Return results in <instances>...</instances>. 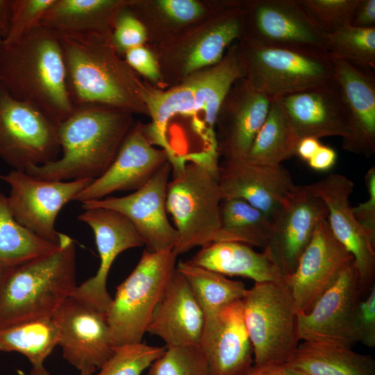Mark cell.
<instances>
[{"mask_svg":"<svg viewBox=\"0 0 375 375\" xmlns=\"http://www.w3.org/2000/svg\"><path fill=\"white\" fill-rule=\"evenodd\" d=\"M240 14L233 12L223 17L194 44L185 62L186 74L222 60L226 47L243 33L244 24Z\"/></svg>","mask_w":375,"mask_h":375,"instance_id":"e575fe53","label":"cell"},{"mask_svg":"<svg viewBox=\"0 0 375 375\" xmlns=\"http://www.w3.org/2000/svg\"><path fill=\"white\" fill-rule=\"evenodd\" d=\"M129 126L124 110L99 105L74 106L58 125L61 156L26 172L51 181L97 178L115 158Z\"/></svg>","mask_w":375,"mask_h":375,"instance_id":"7a4b0ae2","label":"cell"},{"mask_svg":"<svg viewBox=\"0 0 375 375\" xmlns=\"http://www.w3.org/2000/svg\"><path fill=\"white\" fill-rule=\"evenodd\" d=\"M57 35L74 106L99 105L124 110L135 106L133 80L114 56L108 34Z\"/></svg>","mask_w":375,"mask_h":375,"instance_id":"8992f818","label":"cell"},{"mask_svg":"<svg viewBox=\"0 0 375 375\" xmlns=\"http://www.w3.org/2000/svg\"><path fill=\"white\" fill-rule=\"evenodd\" d=\"M362 299L358 272L352 260L312 308L299 314V340L352 348L358 342L356 319Z\"/></svg>","mask_w":375,"mask_h":375,"instance_id":"7c38bea8","label":"cell"},{"mask_svg":"<svg viewBox=\"0 0 375 375\" xmlns=\"http://www.w3.org/2000/svg\"><path fill=\"white\" fill-rule=\"evenodd\" d=\"M220 224L225 241L265 248L270 219L247 201L240 199H223L220 204Z\"/></svg>","mask_w":375,"mask_h":375,"instance_id":"836d02e7","label":"cell"},{"mask_svg":"<svg viewBox=\"0 0 375 375\" xmlns=\"http://www.w3.org/2000/svg\"><path fill=\"white\" fill-rule=\"evenodd\" d=\"M147 375H209L200 346L166 347Z\"/></svg>","mask_w":375,"mask_h":375,"instance_id":"74e56055","label":"cell"},{"mask_svg":"<svg viewBox=\"0 0 375 375\" xmlns=\"http://www.w3.org/2000/svg\"><path fill=\"white\" fill-rule=\"evenodd\" d=\"M352 260L351 255L334 236L327 219L322 220L295 269L283 279L298 313L308 312Z\"/></svg>","mask_w":375,"mask_h":375,"instance_id":"d6986e66","label":"cell"},{"mask_svg":"<svg viewBox=\"0 0 375 375\" xmlns=\"http://www.w3.org/2000/svg\"><path fill=\"white\" fill-rule=\"evenodd\" d=\"M127 65L145 77L156 81L160 76L158 63L150 51L143 45L125 52Z\"/></svg>","mask_w":375,"mask_h":375,"instance_id":"f6af8a7d","label":"cell"},{"mask_svg":"<svg viewBox=\"0 0 375 375\" xmlns=\"http://www.w3.org/2000/svg\"><path fill=\"white\" fill-rule=\"evenodd\" d=\"M96 369H85L80 372L79 375H93ZM30 375H50L49 372L44 368V366L32 368L30 372Z\"/></svg>","mask_w":375,"mask_h":375,"instance_id":"816d5d0a","label":"cell"},{"mask_svg":"<svg viewBox=\"0 0 375 375\" xmlns=\"http://www.w3.org/2000/svg\"><path fill=\"white\" fill-rule=\"evenodd\" d=\"M167 161V153L153 147L143 129L136 127L128 133L106 171L79 192L74 201L83 203L102 199L118 191H135Z\"/></svg>","mask_w":375,"mask_h":375,"instance_id":"44dd1931","label":"cell"},{"mask_svg":"<svg viewBox=\"0 0 375 375\" xmlns=\"http://www.w3.org/2000/svg\"><path fill=\"white\" fill-rule=\"evenodd\" d=\"M335 151L330 147L321 144L317 152L308 161L310 168L315 171L324 172L333 167L336 162Z\"/></svg>","mask_w":375,"mask_h":375,"instance_id":"7dc6e473","label":"cell"},{"mask_svg":"<svg viewBox=\"0 0 375 375\" xmlns=\"http://www.w3.org/2000/svg\"><path fill=\"white\" fill-rule=\"evenodd\" d=\"M365 181L369 198L353 207V212L360 225L375 238V167L366 173Z\"/></svg>","mask_w":375,"mask_h":375,"instance_id":"7bdbcfd3","label":"cell"},{"mask_svg":"<svg viewBox=\"0 0 375 375\" xmlns=\"http://www.w3.org/2000/svg\"><path fill=\"white\" fill-rule=\"evenodd\" d=\"M0 180L10 188L7 200L16 220L42 238L56 244L59 243L61 235L55 228L60 211L93 181L45 180L15 169L0 174Z\"/></svg>","mask_w":375,"mask_h":375,"instance_id":"8fae6325","label":"cell"},{"mask_svg":"<svg viewBox=\"0 0 375 375\" xmlns=\"http://www.w3.org/2000/svg\"><path fill=\"white\" fill-rule=\"evenodd\" d=\"M3 35L0 32V43L3 41Z\"/></svg>","mask_w":375,"mask_h":375,"instance_id":"f5cc1de1","label":"cell"},{"mask_svg":"<svg viewBox=\"0 0 375 375\" xmlns=\"http://www.w3.org/2000/svg\"><path fill=\"white\" fill-rule=\"evenodd\" d=\"M245 375H298L286 363L255 365Z\"/></svg>","mask_w":375,"mask_h":375,"instance_id":"c3c4849f","label":"cell"},{"mask_svg":"<svg viewBox=\"0 0 375 375\" xmlns=\"http://www.w3.org/2000/svg\"><path fill=\"white\" fill-rule=\"evenodd\" d=\"M0 87L60 123L73 111L59 37L42 26L0 43Z\"/></svg>","mask_w":375,"mask_h":375,"instance_id":"6da1fadb","label":"cell"},{"mask_svg":"<svg viewBox=\"0 0 375 375\" xmlns=\"http://www.w3.org/2000/svg\"><path fill=\"white\" fill-rule=\"evenodd\" d=\"M223 199H240L271 219L295 187L288 169L253 163L246 158L226 160L219 165Z\"/></svg>","mask_w":375,"mask_h":375,"instance_id":"7402d4cb","label":"cell"},{"mask_svg":"<svg viewBox=\"0 0 375 375\" xmlns=\"http://www.w3.org/2000/svg\"><path fill=\"white\" fill-rule=\"evenodd\" d=\"M59 123L43 111L11 97L0 87V158L26 172L58 159Z\"/></svg>","mask_w":375,"mask_h":375,"instance_id":"30bf717a","label":"cell"},{"mask_svg":"<svg viewBox=\"0 0 375 375\" xmlns=\"http://www.w3.org/2000/svg\"><path fill=\"white\" fill-rule=\"evenodd\" d=\"M335 78L351 115L355 135L353 153L372 156L375 151V78L332 56Z\"/></svg>","mask_w":375,"mask_h":375,"instance_id":"d4e9b609","label":"cell"},{"mask_svg":"<svg viewBox=\"0 0 375 375\" xmlns=\"http://www.w3.org/2000/svg\"><path fill=\"white\" fill-rule=\"evenodd\" d=\"M253 365L285 364L299 342L298 315L283 280L255 283L241 299Z\"/></svg>","mask_w":375,"mask_h":375,"instance_id":"ba28073f","label":"cell"},{"mask_svg":"<svg viewBox=\"0 0 375 375\" xmlns=\"http://www.w3.org/2000/svg\"><path fill=\"white\" fill-rule=\"evenodd\" d=\"M327 217L324 201L310 185H296L270 219L263 252L283 278L294 272L317 224Z\"/></svg>","mask_w":375,"mask_h":375,"instance_id":"4fadbf2b","label":"cell"},{"mask_svg":"<svg viewBox=\"0 0 375 375\" xmlns=\"http://www.w3.org/2000/svg\"><path fill=\"white\" fill-rule=\"evenodd\" d=\"M157 3L168 17L178 22L192 21L203 12L201 5L193 0H160Z\"/></svg>","mask_w":375,"mask_h":375,"instance_id":"ee69618b","label":"cell"},{"mask_svg":"<svg viewBox=\"0 0 375 375\" xmlns=\"http://www.w3.org/2000/svg\"><path fill=\"white\" fill-rule=\"evenodd\" d=\"M310 186L327 207L332 233L353 257L363 297L375 285V238L353 215L350 203L353 183L344 175L331 174Z\"/></svg>","mask_w":375,"mask_h":375,"instance_id":"2e32d148","label":"cell"},{"mask_svg":"<svg viewBox=\"0 0 375 375\" xmlns=\"http://www.w3.org/2000/svg\"><path fill=\"white\" fill-rule=\"evenodd\" d=\"M52 318L62 356L77 369H99L112 354L115 345L105 312L71 296Z\"/></svg>","mask_w":375,"mask_h":375,"instance_id":"e0dca14e","label":"cell"},{"mask_svg":"<svg viewBox=\"0 0 375 375\" xmlns=\"http://www.w3.org/2000/svg\"><path fill=\"white\" fill-rule=\"evenodd\" d=\"M12 1L0 0V32L3 39L8 33L10 26Z\"/></svg>","mask_w":375,"mask_h":375,"instance_id":"f907efd6","label":"cell"},{"mask_svg":"<svg viewBox=\"0 0 375 375\" xmlns=\"http://www.w3.org/2000/svg\"><path fill=\"white\" fill-rule=\"evenodd\" d=\"M147 39L144 24L128 12H119L110 35L114 49L121 52L142 46Z\"/></svg>","mask_w":375,"mask_h":375,"instance_id":"60d3db41","label":"cell"},{"mask_svg":"<svg viewBox=\"0 0 375 375\" xmlns=\"http://www.w3.org/2000/svg\"><path fill=\"white\" fill-rule=\"evenodd\" d=\"M246 74L242 52L233 49L215 67L180 86L166 92L141 91L140 95L151 117V123L143 130L145 136L151 144L161 147L171 160L175 156L167 138L170 119L178 114L204 112L205 128L210 136L216 137L214 127L221 106L233 83Z\"/></svg>","mask_w":375,"mask_h":375,"instance_id":"5b68a950","label":"cell"},{"mask_svg":"<svg viewBox=\"0 0 375 375\" xmlns=\"http://www.w3.org/2000/svg\"><path fill=\"white\" fill-rule=\"evenodd\" d=\"M351 25L359 28L375 27V0H360Z\"/></svg>","mask_w":375,"mask_h":375,"instance_id":"bcb514c9","label":"cell"},{"mask_svg":"<svg viewBox=\"0 0 375 375\" xmlns=\"http://www.w3.org/2000/svg\"><path fill=\"white\" fill-rule=\"evenodd\" d=\"M247 14L248 42L326 51V34L298 0L256 1L249 5Z\"/></svg>","mask_w":375,"mask_h":375,"instance_id":"ffe728a7","label":"cell"},{"mask_svg":"<svg viewBox=\"0 0 375 375\" xmlns=\"http://www.w3.org/2000/svg\"><path fill=\"white\" fill-rule=\"evenodd\" d=\"M173 250L144 249L135 267L117 288L106 312L115 345L138 343L177 265Z\"/></svg>","mask_w":375,"mask_h":375,"instance_id":"52a82bcc","label":"cell"},{"mask_svg":"<svg viewBox=\"0 0 375 375\" xmlns=\"http://www.w3.org/2000/svg\"><path fill=\"white\" fill-rule=\"evenodd\" d=\"M231 99L217 153L226 160L246 158L253 142L267 116L272 99L247 81Z\"/></svg>","mask_w":375,"mask_h":375,"instance_id":"484cf974","label":"cell"},{"mask_svg":"<svg viewBox=\"0 0 375 375\" xmlns=\"http://www.w3.org/2000/svg\"><path fill=\"white\" fill-rule=\"evenodd\" d=\"M200 347L209 375H245L251 369L253 351L241 299L205 319Z\"/></svg>","mask_w":375,"mask_h":375,"instance_id":"603a6c76","label":"cell"},{"mask_svg":"<svg viewBox=\"0 0 375 375\" xmlns=\"http://www.w3.org/2000/svg\"><path fill=\"white\" fill-rule=\"evenodd\" d=\"M242 53L249 83L272 99L307 90L335 78L333 58L324 50L248 42Z\"/></svg>","mask_w":375,"mask_h":375,"instance_id":"9c48e42d","label":"cell"},{"mask_svg":"<svg viewBox=\"0 0 375 375\" xmlns=\"http://www.w3.org/2000/svg\"><path fill=\"white\" fill-rule=\"evenodd\" d=\"M172 167L167 188V210L177 232L173 249L178 256L192 249L225 241L221 231L217 157L204 152L188 156Z\"/></svg>","mask_w":375,"mask_h":375,"instance_id":"277c9868","label":"cell"},{"mask_svg":"<svg viewBox=\"0 0 375 375\" xmlns=\"http://www.w3.org/2000/svg\"><path fill=\"white\" fill-rule=\"evenodd\" d=\"M76 247L61 233L54 251L0 273V328L51 318L76 288Z\"/></svg>","mask_w":375,"mask_h":375,"instance_id":"3957f363","label":"cell"},{"mask_svg":"<svg viewBox=\"0 0 375 375\" xmlns=\"http://www.w3.org/2000/svg\"><path fill=\"white\" fill-rule=\"evenodd\" d=\"M176 270L188 282L205 319L242 299L247 289L242 282L196 265L189 260L178 262Z\"/></svg>","mask_w":375,"mask_h":375,"instance_id":"4dcf8cb0","label":"cell"},{"mask_svg":"<svg viewBox=\"0 0 375 375\" xmlns=\"http://www.w3.org/2000/svg\"><path fill=\"white\" fill-rule=\"evenodd\" d=\"M58 339V328L52 317L26 322L0 328V351L19 353L32 368H37L44 366Z\"/></svg>","mask_w":375,"mask_h":375,"instance_id":"d6a6232c","label":"cell"},{"mask_svg":"<svg viewBox=\"0 0 375 375\" xmlns=\"http://www.w3.org/2000/svg\"><path fill=\"white\" fill-rule=\"evenodd\" d=\"M205 317L184 277L176 270L156 306L147 333L166 347L200 346Z\"/></svg>","mask_w":375,"mask_h":375,"instance_id":"cb8c5ba5","label":"cell"},{"mask_svg":"<svg viewBox=\"0 0 375 375\" xmlns=\"http://www.w3.org/2000/svg\"><path fill=\"white\" fill-rule=\"evenodd\" d=\"M359 303L356 319L358 342L366 347H375V285Z\"/></svg>","mask_w":375,"mask_h":375,"instance_id":"b9f144b4","label":"cell"},{"mask_svg":"<svg viewBox=\"0 0 375 375\" xmlns=\"http://www.w3.org/2000/svg\"><path fill=\"white\" fill-rule=\"evenodd\" d=\"M192 263L224 276H238L255 283L280 281L283 276L265 253L236 241H219L201 247Z\"/></svg>","mask_w":375,"mask_h":375,"instance_id":"4316f807","label":"cell"},{"mask_svg":"<svg viewBox=\"0 0 375 375\" xmlns=\"http://www.w3.org/2000/svg\"><path fill=\"white\" fill-rule=\"evenodd\" d=\"M122 3L113 0H55L41 26L58 35L101 33Z\"/></svg>","mask_w":375,"mask_h":375,"instance_id":"f1b7e54d","label":"cell"},{"mask_svg":"<svg viewBox=\"0 0 375 375\" xmlns=\"http://www.w3.org/2000/svg\"><path fill=\"white\" fill-rule=\"evenodd\" d=\"M299 140L277 99H273L246 159L258 165L278 167L297 155Z\"/></svg>","mask_w":375,"mask_h":375,"instance_id":"f546056e","label":"cell"},{"mask_svg":"<svg viewBox=\"0 0 375 375\" xmlns=\"http://www.w3.org/2000/svg\"><path fill=\"white\" fill-rule=\"evenodd\" d=\"M275 99L299 139L341 137L342 148L353 153L352 121L335 78L324 85Z\"/></svg>","mask_w":375,"mask_h":375,"instance_id":"9a60e30c","label":"cell"},{"mask_svg":"<svg viewBox=\"0 0 375 375\" xmlns=\"http://www.w3.org/2000/svg\"><path fill=\"white\" fill-rule=\"evenodd\" d=\"M326 51L365 72L375 69V27L344 26L326 35Z\"/></svg>","mask_w":375,"mask_h":375,"instance_id":"d590c367","label":"cell"},{"mask_svg":"<svg viewBox=\"0 0 375 375\" xmlns=\"http://www.w3.org/2000/svg\"><path fill=\"white\" fill-rule=\"evenodd\" d=\"M165 349L166 347L150 346L142 342L116 345L95 375H142Z\"/></svg>","mask_w":375,"mask_h":375,"instance_id":"8d00e7d4","label":"cell"},{"mask_svg":"<svg viewBox=\"0 0 375 375\" xmlns=\"http://www.w3.org/2000/svg\"><path fill=\"white\" fill-rule=\"evenodd\" d=\"M55 0H13L10 26L3 42L11 43L41 26Z\"/></svg>","mask_w":375,"mask_h":375,"instance_id":"ab89813d","label":"cell"},{"mask_svg":"<svg viewBox=\"0 0 375 375\" xmlns=\"http://www.w3.org/2000/svg\"><path fill=\"white\" fill-rule=\"evenodd\" d=\"M321 143L318 139L314 138H303L300 139L297 149V155L302 160L308 161L317 152Z\"/></svg>","mask_w":375,"mask_h":375,"instance_id":"681fc988","label":"cell"},{"mask_svg":"<svg viewBox=\"0 0 375 375\" xmlns=\"http://www.w3.org/2000/svg\"><path fill=\"white\" fill-rule=\"evenodd\" d=\"M326 35L351 24L360 0H298Z\"/></svg>","mask_w":375,"mask_h":375,"instance_id":"f35d334b","label":"cell"},{"mask_svg":"<svg viewBox=\"0 0 375 375\" xmlns=\"http://www.w3.org/2000/svg\"><path fill=\"white\" fill-rule=\"evenodd\" d=\"M58 244L42 238L20 224L13 216L7 197L0 192V269H3L47 254Z\"/></svg>","mask_w":375,"mask_h":375,"instance_id":"1f68e13d","label":"cell"},{"mask_svg":"<svg viewBox=\"0 0 375 375\" xmlns=\"http://www.w3.org/2000/svg\"><path fill=\"white\" fill-rule=\"evenodd\" d=\"M1 269H0V273H1Z\"/></svg>","mask_w":375,"mask_h":375,"instance_id":"db71d44e","label":"cell"},{"mask_svg":"<svg viewBox=\"0 0 375 375\" xmlns=\"http://www.w3.org/2000/svg\"><path fill=\"white\" fill-rule=\"evenodd\" d=\"M286 364L298 375H375L371 356L328 343L303 341Z\"/></svg>","mask_w":375,"mask_h":375,"instance_id":"83f0119b","label":"cell"},{"mask_svg":"<svg viewBox=\"0 0 375 375\" xmlns=\"http://www.w3.org/2000/svg\"><path fill=\"white\" fill-rule=\"evenodd\" d=\"M79 221L92 230L100 264L94 276L77 285L72 296L101 312H106L112 297L107 278L112 263L123 251L144 245L133 224L122 213L105 208L85 209Z\"/></svg>","mask_w":375,"mask_h":375,"instance_id":"ac0fdd59","label":"cell"},{"mask_svg":"<svg viewBox=\"0 0 375 375\" xmlns=\"http://www.w3.org/2000/svg\"><path fill=\"white\" fill-rule=\"evenodd\" d=\"M171 173L167 161L141 188L123 197L85 202L82 208H105L122 213L133 224L149 252L173 250L177 232L168 218L166 203Z\"/></svg>","mask_w":375,"mask_h":375,"instance_id":"5bb4252c","label":"cell"}]
</instances>
